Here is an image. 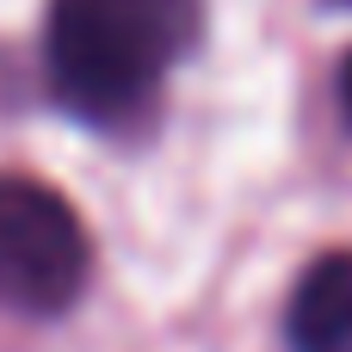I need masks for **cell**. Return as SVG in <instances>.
Returning <instances> with one entry per match:
<instances>
[{"instance_id":"1","label":"cell","mask_w":352,"mask_h":352,"mask_svg":"<svg viewBox=\"0 0 352 352\" xmlns=\"http://www.w3.org/2000/svg\"><path fill=\"white\" fill-rule=\"evenodd\" d=\"M198 31L204 0H50V87L74 118L124 124L192 56Z\"/></svg>"},{"instance_id":"2","label":"cell","mask_w":352,"mask_h":352,"mask_svg":"<svg viewBox=\"0 0 352 352\" xmlns=\"http://www.w3.org/2000/svg\"><path fill=\"white\" fill-rule=\"evenodd\" d=\"M93 272L87 229L74 204L31 179L0 173V303L19 316H62Z\"/></svg>"},{"instance_id":"3","label":"cell","mask_w":352,"mask_h":352,"mask_svg":"<svg viewBox=\"0 0 352 352\" xmlns=\"http://www.w3.org/2000/svg\"><path fill=\"white\" fill-rule=\"evenodd\" d=\"M291 352H352V248L322 254L285 309Z\"/></svg>"},{"instance_id":"4","label":"cell","mask_w":352,"mask_h":352,"mask_svg":"<svg viewBox=\"0 0 352 352\" xmlns=\"http://www.w3.org/2000/svg\"><path fill=\"white\" fill-rule=\"evenodd\" d=\"M340 111H346V130H352V56L340 62Z\"/></svg>"}]
</instances>
